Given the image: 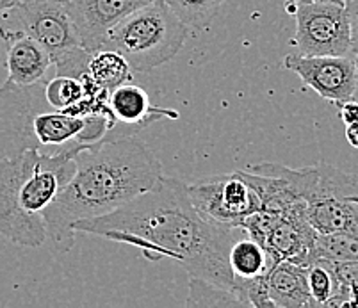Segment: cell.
Returning <instances> with one entry per match:
<instances>
[{
	"mask_svg": "<svg viewBox=\"0 0 358 308\" xmlns=\"http://www.w3.org/2000/svg\"><path fill=\"white\" fill-rule=\"evenodd\" d=\"M308 294L314 307H350V288L341 281L335 262L315 258L305 267Z\"/></svg>",
	"mask_w": 358,
	"mask_h": 308,
	"instance_id": "cell-16",
	"label": "cell"
},
{
	"mask_svg": "<svg viewBox=\"0 0 358 308\" xmlns=\"http://www.w3.org/2000/svg\"><path fill=\"white\" fill-rule=\"evenodd\" d=\"M269 166L284 178L292 193L301 198L305 203L330 194H346V196L358 194V175L338 170L327 162H319L315 166L299 168V170H292L282 164H271V162Z\"/></svg>",
	"mask_w": 358,
	"mask_h": 308,
	"instance_id": "cell-11",
	"label": "cell"
},
{
	"mask_svg": "<svg viewBox=\"0 0 358 308\" xmlns=\"http://www.w3.org/2000/svg\"><path fill=\"white\" fill-rule=\"evenodd\" d=\"M0 40L6 45L8 80L20 86L40 82L52 66L47 48L24 31L0 27Z\"/></svg>",
	"mask_w": 358,
	"mask_h": 308,
	"instance_id": "cell-13",
	"label": "cell"
},
{
	"mask_svg": "<svg viewBox=\"0 0 358 308\" xmlns=\"http://www.w3.org/2000/svg\"><path fill=\"white\" fill-rule=\"evenodd\" d=\"M109 109L118 123L122 138L138 135L145 126L159 119L178 118V112L173 109L155 107L148 93L132 82L122 84L109 93Z\"/></svg>",
	"mask_w": 358,
	"mask_h": 308,
	"instance_id": "cell-12",
	"label": "cell"
},
{
	"mask_svg": "<svg viewBox=\"0 0 358 308\" xmlns=\"http://www.w3.org/2000/svg\"><path fill=\"white\" fill-rule=\"evenodd\" d=\"M45 95H47L48 103L59 111L75 105L84 96H91L86 93L84 80L68 75H55L54 79L47 80L45 82Z\"/></svg>",
	"mask_w": 358,
	"mask_h": 308,
	"instance_id": "cell-21",
	"label": "cell"
},
{
	"mask_svg": "<svg viewBox=\"0 0 358 308\" xmlns=\"http://www.w3.org/2000/svg\"><path fill=\"white\" fill-rule=\"evenodd\" d=\"M350 200H353V202H357V203H358V194H351Z\"/></svg>",
	"mask_w": 358,
	"mask_h": 308,
	"instance_id": "cell-28",
	"label": "cell"
},
{
	"mask_svg": "<svg viewBox=\"0 0 358 308\" xmlns=\"http://www.w3.org/2000/svg\"><path fill=\"white\" fill-rule=\"evenodd\" d=\"M20 2H43V0H20ZM52 2H66V0H52Z\"/></svg>",
	"mask_w": 358,
	"mask_h": 308,
	"instance_id": "cell-26",
	"label": "cell"
},
{
	"mask_svg": "<svg viewBox=\"0 0 358 308\" xmlns=\"http://www.w3.org/2000/svg\"><path fill=\"white\" fill-rule=\"evenodd\" d=\"M284 68L337 107L355 98L358 71L353 56H303L296 52L285 57Z\"/></svg>",
	"mask_w": 358,
	"mask_h": 308,
	"instance_id": "cell-9",
	"label": "cell"
},
{
	"mask_svg": "<svg viewBox=\"0 0 358 308\" xmlns=\"http://www.w3.org/2000/svg\"><path fill=\"white\" fill-rule=\"evenodd\" d=\"M45 82L20 86L6 80L0 86V159L36 150L34 118L48 107Z\"/></svg>",
	"mask_w": 358,
	"mask_h": 308,
	"instance_id": "cell-7",
	"label": "cell"
},
{
	"mask_svg": "<svg viewBox=\"0 0 358 308\" xmlns=\"http://www.w3.org/2000/svg\"><path fill=\"white\" fill-rule=\"evenodd\" d=\"M20 2V0H0V15L6 11H9V9L13 8V6H16Z\"/></svg>",
	"mask_w": 358,
	"mask_h": 308,
	"instance_id": "cell-25",
	"label": "cell"
},
{
	"mask_svg": "<svg viewBox=\"0 0 358 308\" xmlns=\"http://www.w3.org/2000/svg\"><path fill=\"white\" fill-rule=\"evenodd\" d=\"M338 116L346 125L350 123H358V102L350 100V102H344L338 105Z\"/></svg>",
	"mask_w": 358,
	"mask_h": 308,
	"instance_id": "cell-23",
	"label": "cell"
},
{
	"mask_svg": "<svg viewBox=\"0 0 358 308\" xmlns=\"http://www.w3.org/2000/svg\"><path fill=\"white\" fill-rule=\"evenodd\" d=\"M189 29L166 2H148L110 29L102 48L120 52L132 71H152L177 56Z\"/></svg>",
	"mask_w": 358,
	"mask_h": 308,
	"instance_id": "cell-3",
	"label": "cell"
},
{
	"mask_svg": "<svg viewBox=\"0 0 358 308\" xmlns=\"http://www.w3.org/2000/svg\"><path fill=\"white\" fill-rule=\"evenodd\" d=\"M0 27L24 31L47 48L52 61L71 48L80 47L79 36L63 2H18L0 15Z\"/></svg>",
	"mask_w": 358,
	"mask_h": 308,
	"instance_id": "cell-8",
	"label": "cell"
},
{
	"mask_svg": "<svg viewBox=\"0 0 358 308\" xmlns=\"http://www.w3.org/2000/svg\"><path fill=\"white\" fill-rule=\"evenodd\" d=\"M87 71L93 82L103 89V91H113L115 87L132 80V68L127 63L125 57L116 50L102 48L91 54Z\"/></svg>",
	"mask_w": 358,
	"mask_h": 308,
	"instance_id": "cell-17",
	"label": "cell"
},
{
	"mask_svg": "<svg viewBox=\"0 0 358 308\" xmlns=\"http://www.w3.org/2000/svg\"><path fill=\"white\" fill-rule=\"evenodd\" d=\"M348 24H350L351 54L358 52V0H346Z\"/></svg>",
	"mask_w": 358,
	"mask_h": 308,
	"instance_id": "cell-22",
	"label": "cell"
},
{
	"mask_svg": "<svg viewBox=\"0 0 358 308\" xmlns=\"http://www.w3.org/2000/svg\"><path fill=\"white\" fill-rule=\"evenodd\" d=\"M346 139L351 147L358 150V123H350V125H346Z\"/></svg>",
	"mask_w": 358,
	"mask_h": 308,
	"instance_id": "cell-24",
	"label": "cell"
},
{
	"mask_svg": "<svg viewBox=\"0 0 358 308\" xmlns=\"http://www.w3.org/2000/svg\"><path fill=\"white\" fill-rule=\"evenodd\" d=\"M268 249L264 248L257 239H253L246 230H241L229 249V267L232 273L234 284H236V293L244 303V288L250 281L262 278L269 273V269L275 265Z\"/></svg>",
	"mask_w": 358,
	"mask_h": 308,
	"instance_id": "cell-14",
	"label": "cell"
},
{
	"mask_svg": "<svg viewBox=\"0 0 358 308\" xmlns=\"http://www.w3.org/2000/svg\"><path fill=\"white\" fill-rule=\"evenodd\" d=\"M268 296L273 308H301L314 307L308 294L307 273L303 265L291 261H280L269 269Z\"/></svg>",
	"mask_w": 358,
	"mask_h": 308,
	"instance_id": "cell-15",
	"label": "cell"
},
{
	"mask_svg": "<svg viewBox=\"0 0 358 308\" xmlns=\"http://www.w3.org/2000/svg\"><path fill=\"white\" fill-rule=\"evenodd\" d=\"M154 0H66L64 9L87 52L102 50L109 31L141 6Z\"/></svg>",
	"mask_w": 358,
	"mask_h": 308,
	"instance_id": "cell-10",
	"label": "cell"
},
{
	"mask_svg": "<svg viewBox=\"0 0 358 308\" xmlns=\"http://www.w3.org/2000/svg\"><path fill=\"white\" fill-rule=\"evenodd\" d=\"M154 2H164V0H154Z\"/></svg>",
	"mask_w": 358,
	"mask_h": 308,
	"instance_id": "cell-29",
	"label": "cell"
},
{
	"mask_svg": "<svg viewBox=\"0 0 358 308\" xmlns=\"http://www.w3.org/2000/svg\"><path fill=\"white\" fill-rule=\"evenodd\" d=\"M75 173L45 210L47 239L57 251L75 244V225L109 214L154 189L162 164L138 135L113 139L75 154Z\"/></svg>",
	"mask_w": 358,
	"mask_h": 308,
	"instance_id": "cell-2",
	"label": "cell"
},
{
	"mask_svg": "<svg viewBox=\"0 0 358 308\" xmlns=\"http://www.w3.org/2000/svg\"><path fill=\"white\" fill-rule=\"evenodd\" d=\"M187 307H244L243 301L227 288L209 284L200 278H189Z\"/></svg>",
	"mask_w": 358,
	"mask_h": 308,
	"instance_id": "cell-20",
	"label": "cell"
},
{
	"mask_svg": "<svg viewBox=\"0 0 358 308\" xmlns=\"http://www.w3.org/2000/svg\"><path fill=\"white\" fill-rule=\"evenodd\" d=\"M191 202L200 212L227 226H243L260 210V198L243 170L187 184Z\"/></svg>",
	"mask_w": 358,
	"mask_h": 308,
	"instance_id": "cell-6",
	"label": "cell"
},
{
	"mask_svg": "<svg viewBox=\"0 0 358 308\" xmlns=\"http://www.w3.org/2000/svg\"><path fill=\"white\" fill-rule=\"evenodd\" d=\"M40 152L0 159V237L25 248H38L47 241V225L41 217L29 216L20 205V186Z\"/></svg>",
	"mask_w": 358,
	"mask_h": 308,
	"instance_id": "cell-5",
	"label": "cell"
},
{
	"mask_svg": "<svg viewBox=\"0 0 358 308\" xmlns=\"http://www.w3.org/2000/svg\"><path fill=\"white\" fill-rule=\"evenodd\" d=\"M294 43L303 56H353L346 0H296Z\"/></svg>",
	"mask_w": 358,
	"mask_h": 308,
	"instance_id": "cell-4",
	"label": "cell"
},
{
	"mask_svg": "<svg viewBox=\"0 0 358 308\" xmlns=\"http://www.w3.org/2000/svg\"><path fill=\"white\" fill-rule=\"evenodd\" d=\"M353 61H355V66H357V71H358V52H355L353 54Z\"/></svg>",
	"mask_w": 358,
	"mask_h": 308,
	"instance_id": "cell-27",
	"label": "cell"
},
{
	"mask_svg": "<svg viewBox=\"0 0 358 308\" xmlns=\"http://www.w3.org/2000/svg\"><path fill=\"white\" fill-rule=\"evenodd\" d=\"M164 2L185 27L205 31L210 27L217 11L227 0H164Z\"/></svg>",
	"mask_w": 358,
	"mask_h": 308,
	"instance_id": "cell-18",
	"label": "cell"
},
{
	"mask_svg": "<svg viewBox=\"0 0 358 308\" xmlns=\"http://www.w3.org/2000/svg\"><path fill=\"white\" fill-rule=\"evenodd\" d=\"M241 230V226L221 225L200 212L191 202L187 184L169 177H162L154 189L113 212L75 225V232L136 246L152 262L177 261L189 278L220 285L236 296L229 249Z\"/></svg>",
	"mask_w": 358,
	"mask_h": 308,
	"instance_id": "cell-1",
	"label": "cell"
},
{
	"mask_svg": "<svg viewBox=\"0 0 358 308\" xmlns=\"http://www.w3.org/2000/svg\"><path fill=\"white\" fill-rule=\"evenodd\" d=\"M315 258L331 262H357L358 239L346 233H317L314 242Z\"/></svg>",
	"mask_w": 358,
	"mask_h": 308,
	"instance_id": "cell-19",
	"label": "cell"
}]
</instances>
